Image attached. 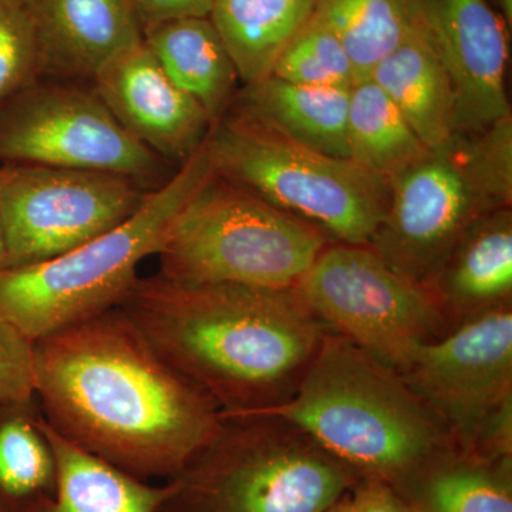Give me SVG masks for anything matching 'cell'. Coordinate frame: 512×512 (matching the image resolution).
Wrapping results in <instances>:
<instances>
[{"instance_id": "1", "label": "cell", "mask_w": 512, "mask_h": 512, "mask_svg": "<svg viewBox=\"0 0 512 512\" xmlns=\"http://www.w3.org/2000/svg\"><path fill=\"white\" fill-rule=\"evenodd\" d=\"M35 394L60 436L147 481L180 473L222 423L120 308L36 340Z\"/></svg>"}, {"instance_id": "2", "label": "cell", "mask_w": 512, "mask_h": 512, "mask_svg": "<svg viewBox=\"0 0 512 512\" xmlns=\"http://www.w3.org/2000/svg\"><path fill=\"white\" fill-rule=\"evenodd\" d=\"M165 362L224 416L285 402L328 328L298 288L138 279L119 306Z\"/></svg>"}, {"instance_id": "3", "label": "cell", "mask_w": 512, "mask_h": 512, "mask_svg": "<svg viewBox=\"0 0 512 512\" xmlns=\"http://www.w3.org/2000/svg\"><path fill=\"white\" fill-rule=\"evenodd\" d=\"M249 414L281 417L359 480L382 481L402 495L457 448L399 373L333 332L285 402Z\"/></svg>"}, {"instance_id": "4", "label": "cell", "mask_w": 512, "mask_h": 512, "mask_svg": "<svg viewBox=\"0 0 512 512\" xmlns=\"http://www.w3.org/2000/svg\"><path fill=\"white\" fill-rule=\"evenodd\" d=\"M212 174L204 141L119 227L50 261L0 272V318L36 342L119 308L141 262L158 254L177 212Z\"/></svg>"}, {"instance_id": "5", "label": "cell", "mask_w": 512, "mask_h": 512, "mask_svg": "<svg viewBox=\"0 0 512 512\" xmlns=\"http://www.w3.org/2000/svg\"><path fill=\"white\" fill-rule=\"evenodd\" d=\"M221 416L214 439L165 480V512H325L360 481L281 417Z\"/></svg>"}, {"instance_id": "6", "label": "cell", "mask_w": 512, "mask_h": 512, "mask_svg": "<svg viewBox=\"0 0 512 512\" xmlns=\"http://www.w3.org/2000/svg\"><path fill=\"white\" fill-rule=\"evenodd\" d=\"M205 144L215 175L318 229L329 242L369 247L386 214L384 181L234 111L212 124Z\"/></svg>"}, {"instance_id": "7", "label": "cell", "mask_w": 512, "mask_h": 512, "mask_svg": "<svg viewBox=\"0 0 512 512\" xmlns=\"http://www.w3.org/2000/svg\"><path fill=\"white\" fill-rule=\"evenodd\" d=\"M329 244L318 229L212 174L177 212L160 275L183 284L296 288Z\"/></svg>"}, {"instance_id": "8", "label": "cell", "mask_w": 512, "mask_h": 512, "mask_svg": "<svg viewBox=\"0 0 512 512\" xmlns=\"http://www.w3.org/2000/svg\"><path fill=\"white\" fill-rule=\"evenodd\" d=\"M296 288L329 332L397 373L420 345L448 332L426 289L369 247L329 242Z\"/></svg>"}, {"instance_id": "9", "label": "cell", "mask_w": 512, "mask_h": 512, "mask_svg": "<svg viewBox=\"0 0 512 512\" xmlns=\"http://www.w3.org/2000/svg\"><path fill=\"white\" fill-rule=\"evenodd\" d=\"M146 185L123 175L50 165H0V224L9 268L50 261L127 221Z\"/></svg>"}, {"instance_id": "10", "label": "cell", "mask_w": 512, "mask_h": 512, "mask_svg": "<svg viewBox=\"0 0 512 512\" xmlns=\"http://www.w3.org/2000/svg\"><path fill=\"white\" fill-rule=\"evenodd\" d=\"M0 161L100 171L144 185L165 168L96 90L73 84H32L0 107Z\"/></svg>"}, {"instance_id": "11", "label": "cell", "mask_w": 512, "mask_h": 512, "mask_svg": "<svg viewBox=\"0 0 512 512\" xmlns=\"http://www.w3.org/2000/svg\"><path fill=\"white\" fill-rule=\"evenodd\" d=\"M399 375L458 450L473 453L488 421L512 402V305L423 343Z\"/></svg>"}, {"instance_id": "12", "label": "cell", "mask_w": 512, "mask_h": 512, "mask_svg": "<svg viewBox=\"0 0 512 512\" xmlns=\"http://www.w3.org/2000/svg\"><path fill=\"white\" fill-rule=\"evenodd\" d=\"M387 185L389 204L369 248L420 285L478 218L500 210L471 183L451 144Z\"/></svg>"}, {"instance_id": "13", "label": "cell", "mask_w": 512, "mask_h": 512, "mask_svg": "<svg viewBox=\"0 0 512 512\" xmlns=\"http://www.w3.org/2000/svg\"><path fill=\"white\" fill-rule=\"evenodd\" d=\"M409 9L453 86L457 136L511 116L507 35L487 0H409Z\"/></svg>"}, {"instance_id": "14", "label": "cell", "mask_w": 512, "mask_h": 512, "mask_svg": "<svg viewBox=\"0 0 512 512\" xmlns=\"http://www.w3.org/2000/svg\"><path fill=\"white\" fill-rule=\"evenodd\" d=\"M93 83L121 126L164 161L183 165L190 160L214 124L167 76L144 40L109 64Z\"/></svg>"}, {"instance_id": "15", "label": "cell", "mask_w": 512, "mask_h": 512, "mask_svg": "<svg viewBox=\"0 0 512 512\" xmlns=\"http://www.w3.org/2000/svg\"><path fill=\"white\" fill-rule=\"evenodd\" d=\"M40 70L94 80L144 40L131 0H30Z\"/></svg>"}, {"instance_id": "16", "label": "cell", "mask_w": 512, "mask_h": 512, "mask_svg": "<svg viewBox=\"0 0 512 512\" xmlns=\"http://www.w3.org/2000/svg\"><path fill=\"white\" fill-rule=\"evenodd\" d=\"M448 330L512 305V212L478 218L421 284Z\"/></svg>"}, {"instance_id": "17", "label": "cell", "mask_w": 512, "mask_h": 512, "mask_svg": "<svg viewBox=\"0 0 512 512\" xmlns=\"http://www.w3.org/2000/svg\"><path fill=\"white\" fill-rule=\"evenodd\" d=\"M350 89L302 86L274 74L245 84L232 101V110L326 156L348 158Z\"/></svg>"}, {"instance_id": "18", "label": "cell", "mask_w": 512, "mask_h": 512, "mask_svg": "<svg viewBox=\"0 0 512 512\" xmlns=\"http://www.w3.org/2000/svg\"><path fill=\"white\" fill-rule=\"evenodd\" d=\"M369 79L396 104L427 148L443 150L453 143L457 137L453 86L413 19L402 42L377 64Z\"/></svg>"}, {"instance_id": "19", "label": "cell", "mask_w": 512, "mask_h": 512, "mask_svg": "<svg viewBox=\"0 0 512 512\" xmlns=\"http://www.w3.org/2000/svg\"><path fill=\"white\" fill-rule=\"evenodd\" d=\"M144 43L167 76L218 121L239 80L227 46L210 18L171 20L143 30Z\"/></svg>"}, {"instance_id": "20", "label": "cell", "mask_w": 512, "mask_h": 512, "mask_svg": "<svg viewBox=\"0 0 512 512\" xmlns=\"http://www.w3.org/2000/svg\"><path fill=\"white\" fill-rule=\"evenodd\" d=\"M57 463L53 500L32 512H165L170 481L151 484L64 439L45 419Z\"/></svg>"}, {"instance_id": "21", "label": "cell", "mask_w": 512, "mask_h": 512, "mask_svg": "<svg viewBox=\"0 0 512 512\" xmlns=\"http://www.w3.org/2000/svg\"><path fill=\"white\" fill-rule=\"evenodd\" d=\"M318 0H215L210 19L232 57L239 80L272 74L276 60L306 23Z\"/></svg>"}, {"instance_id": "22", "label": "cell", "mask_w": 512, "mask_h": 512, "mask_svg": "<svg viewBox=\"0 0 512 512\" xmlns=\"http://www.w3.org/2000/svg\"><path fill=\"white\" fill-rule=\"evenodd\" d=\"M35 399L0 406V512H32L57 490L55 451Z\"/></svg>"}, {"instance_id": "23", "label": "cell", "mask_w": 512, "mask_h": 512, "mask_svg": "<svg viewBox=\"0 0 512 512\" xmlns=\"http://www.w3.org/2000/svg\"><path fill=\"white\" fill-rule=\"evenodd\" d=\"M346 136L349 160L386 184L431 153L396 104L370 79L350 89Z\"/></svg>"}, {"instance_id": "24", "label": "cell", "mask_w": 512, "mask_h": 512, "mask_svg": "<svg viewBox=\"0 0 512 512\" xmlns=\"http://www.w3.org/2000/svg\"><path fill=\"white\" fill-rule=\"evenodd\" d=\"M403 497L419 512H512V460L456 448L427 468Z\"/></svg>"}, {"instance_id": "25", "label": "cell", "mask_w": 512, "mask_h": 512, "mask_svg": "<svg viewBox=\"0 0 512 512\" xmlns=\"http://www.w3.org/2000/svg\"><path fill=\"white\" fill-rule=\"evenodd\" d=\"M315 16L338 37L356 83L369 79L412 25L409 0H318Z\"/></svg>"}, {"instance_id": "26", "label": "cell", "mask_w": 512, "mask_h": 512, "mask_svg": "<svg viewBox=\"0 0 512 512\" xmlns=\"http://www.w3.org/2000/svg\"><path fill=\"white\" fill-rule=\"evenodd\" d=\"M272 74L302 86L352 89L356 84L345 49L315 13L276 60Z\"/></svg>"}, {"instance_id": "27", "label": "cell", "mask_w": 512, "mask_h": 512, "mask_svg": "<svg viewBox=\"0 0 512 512\" xmlns=\"http://www.w3.org/2000/svg\"><path fill=\"white\" fill-rule=\"evenodd\" d=\"M471 183L494 208H511L512 116L471 134H458L451 143Z\"/></svg>"}, {"instance_id": "28", "label": "cell", "mask_w": 512, "mask_h": 512, "mask_svg": "<svg viewBox=\"0 0 512 512\" xmlns=\"http://www.w3.org/2000/svg\"><path fill=\"white\" fill-rule=\"evenodd\" d=\"M40 46L30 0H0V107L35 84Z\"/></svg>"}, {"instance_id": "29", "label": "cell", "mask_w": 512, "mask_h": 512, "mask_svg": "<svg viewBox=\"0 0 512 512\" xmlns=\"http://www.w3.org/2000/svg\"><path fill=\"white\" fill-rule=\"evenodd\" d=\"M35 397V342L0 318V406Z\"/></svg>"}, {"instance_id": "30", "label": "cell", "mask_w": 512, "mask_h": 512, "mask_svg": "<svg viewBox=\"0 0 512 512\" xmlns=\"http://www.w3.org/2000/svg\"><path fill=\"white\" fill-rule=\"evenodd\" d=\"M215 0H131L141 29L171 20L210 18Z\"/></svg>"}, {"instance_id": "31", "label": "cell", "mask_w": 512, "mask_h": 512, "mask_svg": "<svg viewBox=\"0 0 512 512\" xmlns=\"http://www.w3.org/2000/svg\"><path fill=\"white\" fill-rule=\"evenodd\" d=\"M355 512H419L390 485L360 480L352 490Z\"/></svg>"}, {"instance_id": "32", "label": "cell", "mask_w": 512, "mask_h": 512, "mask_svg": "<svg viewBox=\"0 0 512 512\" xmlns=\"http://www.w3.org/2000/svg\"><path fill=\"white\" fill-rule=\"evenodd\" d=\"M325 512H355V505H353L352 491L346 494L345 497L340 498L338 503L329 507Z\"/></svg>"}, {"instance_id": "33", "label": "cell", "mask_w": 512, "mask_h": 512, "mask_svg": "<svg viewBox=\"0 0 512 512\" xmlns=\"http://www.w3.org/2000/svg\"><path fill=\"white\" fill-rule=\"evenodd\" d=\"M9 268L8 249H6L5 235H3L2 224H0V272Z\"/></svg>"}, {"instance_id": "34", "label": "cell", "mask_w": 512, "mask_h": 512, "mask_svg": "<svg viewBox=\"0 0 512 512\" xmlns=\"http://www.w3.org/2000/svg\"><path fill=\"white\" fill-rule=\"evenodd\" d=\"M503 12L504 22L511 26L512 23V0H497Z\"/></svg>"}]
</instances>
